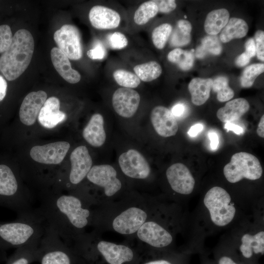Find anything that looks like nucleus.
<instances>
[{"label": "nucleus", "mask_w": 264, "mask_h": 264, "mask_svg": "<svg viewBox=\"0 0 264 264\" xmlns=\"http://www.w3.org/2000/svg\"><path fill=\"white\" fill-rule=\"evenodd\" d=\"M187 110V108L183 103H177L175 104L171 109V112L176 117H183Z\"/></svg>", "instance_id": "nucleus-44"}, {"label": "nucleus", "mask_w": 264, "mask_h": 264, "mask_svg": "<svg viewBox=\"0 0 264 264\" xmlns=\"http://www.w3.org/2000/svg\"><path fill=\"white\" fill-rule=\"evenodd\" d=\"M168 60L176 65L183 70L190 69L193 65L194 57L192 52L176 48L169 52L167 55Z\"/></svg>", "instance_id": "nucleus-33"}, {"label": "nucleus", "mask_w": 264, "mask_h": 264, "mask_svg": "<svg viewBox=\"0 0 264 264\" xmlns=\"http://www.w3.org/2000/svg\"><path fill=\"white\" fill-rule=\"evenodd\" d=\"M13 38L10 26L6 24L0 25V54H2L8 49Z\"/></svg>", "instance_id": "nucleus-40"}, {"label": "nucleus", "mask_w": 264, "mask_h": 264, "mask_svg": "<svg viewBox=\"0 0 264 264\" xmlns=\"http://www.w3.org/2000/svg\"><path fill=\"white\" fill-rule=\"evenodd\" d=\"M256 40V54L258 59L262 61L264 60V32L259 30L255 34Z\"/></svg>", "instance_id": "nucleus-42"}, {"label": "nucleus", "mask_w": 264, "mask_h": 264, "mask_svg": "<svg viewBox=\"0 0 264 264\" xmlns=\"http://www.w3.org/2000/svg\"><path fill=\"white\" fill-rule=\"evenodd\" d=\"M40 240L17 248L6 264H31L37 262Z\"/></svg>", "instance_id": "nucleus-29"}, {"label": "nucleus", "mask_w": 264, "mask_h": 264, "mask_svg": "<svg viewBox=\"0 0 264 264\" xmlns=\"http://www.w3.org/2000/svg\"><path fill=\"white\" fill-rule=\"evenodd\" d=\"M166 177L172 189L182 195H189L193 191L195 180L188 167L181 163L170 166L166 171Z\"/></svg>", "instance_id": "nucleus-14"}, {"label": "nucleus", "mask_w": 264, "mask_h": 264, "mask_svg": "<svg viewBox=\"0 0 264 264\" xmlns=\"http://www.w3.org/2000/svg\"><path fill=\"white\" fill-rule=\"evenodd\" d=\"M34 50V41L31 33L25 29L17 30L10 47L0 56V72L6 80L14 81L25 71Z\"/></svg>", "instance_id": "nucleus-3"}, {"label": "nucleus", "mask_w": 264, "mask_h": 264, "mask_svg": "<svg viewBox=\"0 0 264 264\" xmlns=\"http://www.w3.org/2000/svg\"><path fill=\"white\" fill-rule=\"evenodd\" d=\"M173 29V26L169 23L160 24L154 28L151 33V39L155 48L158 49L164 48Z\"/></svg>", "instance_id": "nucleus-36"}, {"label": "nucleus", "mask_w": 264, "mask_h": 264, "mask_svg": "<svg viewBox=\"0 0 264 264\" xmlns=\"http://www.w3.org/2000/svg\"><path fill=\"white\" fill-rule=\"evenodd\" d=\"M60 101L54 96L46 99L38 116L39 123L47 129H52L64 122L66 114L60 110Z\"/></svg>", "instance_id": "nucleus-22"}, {"label": "nucleus", "mask_w": 264, "mask_h": 264, "mask_svg": "<svg viewBox=\"0 0 264 264\" xmlns=\"http://www.w3.org/2000/svg\"><path fill=\"white\" fill-rule=\"evenodd\" d=\"M138 238L149 245L162 248L169 245L173 241L171 234L157 223L149 221L144 222L137 231Z\"/></svg>", "instance_id": "nucleus-18"}, {"label": "nucleus", "mask_w": 264, "mask_h": 264, "mask_svg": "<svg viewBox=\"0 0 264 264\" xmlns=\"http://www.w3.org/2000/svg\"><path fill=\"white\" fill-rule=\"evenodd\" d=\"M203 129V125L201 123H197L192 126L188 132V134L191 137H195Z\"/></svg>", "instance_id": "nucleus-49"}, {"label": "nucleus", "mask_w": 264, "mask_h": 264, "mask_svg": "<svg viewBox=\"0 0 264 264\" xmlns=\"http://www.w3.org/2000/svg\"><path fill=\"white\" fill-rule=\"evenodd\" d=\"M29 196L21 190L17 175L6 162H0V206L19 214L32 210Z\"/></svg>", "instance_id": "nucleus-4"}, {"label": "nucleus", "mask_w": 264, "mask_h": 264, "mask_svg": "<svg viewBox=\"0 0 264 264\" xmlns=\"http://www.w3.org/2000/svg\"><path fill=\"white\" fill-rule=\"evenodd\" d=\"M143 264H173L170 261L165 259H156L145 262Z\"/></svg>", "instance_id": "nucleus-52"}, {"label": "nucleus", "mask_w": 264, "mask_h": 264, "mask_svg": "<svg viewBox=\"0 0 264 264\" xmlns=\"http://www.w3.org/2000/svg\"><path fill=\"white\" fill-rule=\"evenodd\" d=\"M45 224L66 244L89 223L91 213L81 200L71 195L48 194L41 198L37 208Z\"/></svg>", "instance_id": "nucleus-1"}, {"label": "nucleus", "mask_w": 264, "mask_h": 264, "mask_svg": "<svg viewBox=\"0 0 264 264\" xmlns=\"http://www.w3.org/2000/svg\"><path fill=\"white\" fill-rule=\"evenodd\" d=\"M70 161L71 169L68 180L71 184L77 185L87 176L92 167V160L88 148L80 146L71 153Z\"/></svg>", "instance_id": "nucleus-16"}, {"label": "nucleus", "mask_w": 264, "mask_h": 264, "mask_svg": "<svg viewBox=\"0 0 264 264\" xmlns=\"http://www.w3.org/2000/svg\"><path fill=\"white\" fill-rule=\"evenodd\" d=\"M140 96L134 89L120 87L112 95L111 102L115 111L124 118L132 117L140 103Z\"/></svg>", "instance_id": "nucleus-13"}, {"label": "nucleus", "mask_w": 264, "mask_h": 264, "mask_svg": "<svg viewBox=\"0 0 264 264\" xmlns=\"http://www.w3.org/2000/svg\"><path fill=\"white\" fill-rule=\"evenodd\" d=\"M50 56L54 68L65 81L74 84L81 80L80 73L72 68L69 59L60 49L57 47L52 48Z\"/></svg>", "instance_id": "nucleus-23"}, {"label": "nucleus", "mask_w": 264, "mask_h": 264, "mask_svg": "<svg viewBox=\"0 0 264 264\" xmlns=\"http://www.w3.org/2000/svg\"><path fill=\"white\" fill-rule=\"evenodd\" d=\"M240 251L243 257L250 259L254 254H264V232L261 231L255 235L244 234L241 238Z\"/></svg>", "instance_id": "nucleus-26"}, {"label": "nucleus", "mask_w": 264, "mask_h": 264, "mask_svg": "<svg viewBox=\"0 0 264 264\" xmlns=\"http://www.w3.org/2000/svg\"><path fill=\"white\" fill-rule=\"evenodd\" d=\"M96 249L107 264H125L131 262L134 258L133 252L129 247L109 242L100 241Z\"/></svg>", "instance_id": "nucleus-21"}, {"label": "nucleus", "mask_w": 264, "mask_h": 264, "mask_svg": "<svg viewBox=\"0 0 264 264\" xmlns=\"http://www.w3.org/2000/svg\"><path fill=\"white\" fill-rule=\"evenodd\" d=\"M87 54L91 60L101 61L107 56V50L104 44L98 41H96L92 47L87 51Z\"/></svg>", "instance_id": "nucleus-41"}, {"label": "nucleus", "mask_w": 264, "mask_h": 264, "mask_svg": "<svg viewBox=\"0 0 264 264\" xmlns=\"http://www.w3.org/2000/svg\"><path fill=\"white\" fill-rule=\"evenodd\" d=\"M222 51V46L217 36L209 35L205 36L201 41L196 50V56L202 58L209 54L219 55Z\"/></svg>", "instance_id": "nucleus-35"}, {"label": "nucleus", "mask_w": 264, "mask_h": 264, "mask_svg": "<svg viewBox=\"0 0 264 264\" xmlns=\"http://www.w3.org/2000/svg\"><path fill=\"white\" fill-rule=\"evenodd\" d=\"M218 264H239L232 258L227 256L221 257L219 261Z\"/></svg>", "instance_id": "nucleus-51"}, {"label": "nucleus", "mask_w": 264, "mask_h": 264, "mask_svg": "<svg viewBox=\"0 0 264 264\" xmlns=\"http://www.w3.org/2000/svg\"><path fill=\"white\" fill-rule=\"evenodd\" d=\"M104 120L102 114L96 113L92 115L83 131V136L90 145L102 146L105 142L106 134L104 127Z\"/></svg>", "instance_id": "nucleus-24"}, {"label": "nucleus", "mask_w": 264, "mask_h": 264, "mask_svg": "<svg viewBox=\"0 0 264 264\" xmlns=\"http://www.w3.org/2000/svg\"><path fill=\"white\" fill-rule=\"evenodd\" d=\"M147 214L143 210L130 207L117 216L113 220V229L121 234H132L140 228L145 222Z\"/></svg>", "instance_id": "nucleus-15"}, {"label": "nucleus", "mask_w": 264, "mask_h": 264, "mask_svg": "<svg viewBox=\"0 0 264 264\" xmlns=\"http://www.w3.org/2000/svg\"><path fill=\"white\" fill-rule=\"evenodd\" d=\"M229 13L224 8L214 10L208 14L204 22V29L210 35L218 34L229 20Z\"/></svg>", "instance_id": "nucleus-28"}, {"label": "nucleus", "mask_w": 264, "mask_h": 264, "mask_svg": "<svg viewBox=\"0 0 264 264\" xmlns=\"http://www.w3.org/2000/svg\"><path fill=\"white\" fill-rule=\"evenodd\" d=\"M54 41L60 49L69 59L77 61L83 55L80 32L72 24H65L56 30L53 36Z\"/></svg>", "instance_id": "nucleus-9"}, {"label": "nucleus", "mask_w": 264, "mask_h": 264, "mask_svg": "<svg viewBox=\"0 0 264 264\" xmlns=\"http://www.w3.org/2000/svg\"><path fill=\"white\" fill-rule=\"evenodd\" d=\"M88 18L91 26L97 30L111 32L123 27L126 29L127 15L116 6L95 5L89 10Z\"/></svg>", "instance_id": "nucleus-8"}, {"label": "nucleus", "mask_w": 264, "mask_h": 264, "mask_svg": "<svg viewBox=\"0 0 264 264\" xmlns=\"http://www.w3.org/2000/svg\"><path fill=\"white\" fill-rule=\"evenodd\" d=\"M212 84L213 80L211 78L192 79L188 87L192 102L196 106L204 104L209 98Z\"/></svg>", "instance_id": "nucleus-27"}, {"label": "nucleus", "mask_w": 264, "mask_h": 264, "mask_svg": "<svg viewBox=\"0 0 264 264\" xmlns=\"http://www.w3.org/2000/svg\"><path fill=\"white\" fill-rule=\"evenodd\" d=\"M212 88L217 93V99L220 102L228 101L234 95L233 90L228 86V80L224 76H220L213 80Z\"/></svg>", "instance_id": "nucleus-37"}, {"label": "nucleus", "mask_w": 264, "mask_h": 264, "mask_svg": "<svg viewBox=\"0 0 264 264\" xmlns=\"http://www.w3.org/2000/svg\"><path fill=\"white\" fill-rule=\"evenodd\" d=\"M245 52L250 58L254 57L256 54L255 42L253 38L248 39L245 43Z\"/></svg>", "instance_id": "nucleus-45"}, {"label": "nucleus", "mask_w": 264, "mask_h": 264, "mask_svg": "<svg viewBox=\"0 0 264 264\" xmlns=\"http://www.w3.org/2000/svg\"><path fill=\"white\" fill-rule=\"evenodd\" d=\"M118 163L123 173L136 179H145L151 172L150 167L143 155L135 149H130L119 157Z\"/></svg>", "instance_id": "nucleus-12"}, {"label": "nucleus", "mask_w": 264, "mask_h": 264, "mask_svg": "<svg viewBox=\"0 0 264 264\" xmlns=\"http://www.w3.org/2000/svg\"><path fill=\"white\" fill-rule=\"evenodd\" d=\"M133 72L141 81L150 82L158 78L162 73L160 65L155 61H149L135 65Z\"/></svg>", "instance_id": "nucleus-31"}, {"label": "nucleus", "mask_w": 264, "mask_h": 264, "mask_svg": "<svg viewBox=\"0 0 264 264\" xmlns=\"http://www.w3.org/2000/svg\"><path fill=\"white\" fill-rule=\"evenodd\" d=\"M151 120L156 133L168 137L175 135L178 129L177 122L171 111L163 106L155 107L151 113Z\"/></svg>", "instance_id": "nucleus-20"}, {"label": "nucleus", "mask_w": 264, "mask_h": 264, "mask_svg": "<svg viewBox=\"0 0 264 264\" xmlns=\"http://www.w3.org/2000/svg\"><path fill=\"white\" fill-rule=\"evenodd\" d=\"M248 26L245 21L232 18L222 29L220 38L223 43H227L234 39L244 37L247 33Z\"/></svg>", "instance_id": "nucleus-30"}, {"label": "nucleus", "mask_w": 264, "mask_h": 264, "mask_svg": "<svg viewBox=\"0 0 264 264\" xmlns=\"http://www.w3.org/2000/svg\"><path fill=\"white\" fill-rule=\"evenodd\" d=\"M264 64H255L246 67L240 78L241 86L244 88L251 87L256 78L264 72Z\"/></svg>", "instance_id": "nucleus-38"}, {"label": "nucleus", "mask_w": 264, "mask_h": 264, "mask_svg": "<svg viewBox=\"0 0 264 264\" xmlns=\"http://www.w3.org/2000/svg\"><path fill=\"white\" fill-rule=\"evenodd\" d=\"M158 12L155 0L143 1L136 6L130 16H127L126 29L130 33L139 31L144 28Z\"/></svg>", "instance_id": "nucleus-17"}, {"label": "nucleus", "mask_w": 264, "mask_h": 264, "mask_svg": "<svg viewBox=\"0 0 264 264\" xmlns=\"http://www.w3.org/2000/svg\"><path fill=\"white\" fill-rule=\"evenodd\" d=\"M45 227L37 209L17 214L12 221H0V250L18 248L41 239Z\"/></svg>", "instance_id": "nucleus-2"}, {"label": "nucleus", "mask_w": 264, "mask_h": 264, "mask_svg": "<svg viewBox=\"0 0 264 264\" xmlns=\"http://www.w3.org/2000/svg\"><path fill=\"white\" fill-rule=\"evenodd\" d=\"M191 30L192 25L189 21L185 20L178 21L169 39L170 45L178 47L188 44L191 41Z\"/></svg>", "instance_id": "nucleus-32"}, {"label": "nucleus", "mask_w": 264, "mask_h": 264, "mask_svg": "<svg viewBox=\"0 0 264 264\" xmlns=\"http://www.w3.org/2000/svg\"><path fill=\"white\" fill-rule=\"evenodd\" d=\"M69 148L68 142L58 141L33 146L30 150V155L33 160L39 163L57 165L63 161Z\"/></svg>", "instance_id": "nucleus-11"}, {"label": "nucleus", "mask_w": 264, "mask_h": 264, "mask_svg": "<svg viewBox=\"0 0 264 264\" xmlns=\"http://www.w3.org/2000/svg\"><path fill=\"white\" fill-rule=\"evenodd\" d=\"M158 8V12L167 14L174 11L176 7V1L174 0H155Z\"/></svg>", "instance_id": "nucleus-43"}, {"label": "nucleus", "mask_w": 264, "mask_h": 264, "mask_svg": "<svg viewBox=\"0 0 264 264\" xmlns=\"http://www.w3.org/2000/svg\"><path fill=\"white\" fill-rule=\"evenodd\" d=\"M112 76L115 82L120 87L134 89L141 83V80L133 72L123 68H118L113 71Z\"/></svg>", "instance_id": "nucleus-34"}, {"label": "nucleus", "mask_w": 264, "mask_h": 264, "mask_svg": "<svg viewBox=\"0 0 264 264\" xmlns=\"http://www.w3.org/2000/svg\"><path fill=\"white\" fill-rule=\"evenodd\" d=\"M203 203L208 210L211 220L218 226H224L233 220L236 208L229 194L223 188L214 186L206 193Z\"/></svg>", "instance_id": "nucleus-6"}, {"label": "nucleus", "mask_w": 264, "mask_h": 264, "mask_svg": "<svg viewBox=\"0 0 264 264\" xmlns=\"http://www.w3.org/2000/svg\"><path fill=\"white\" fill-rule=\"evenodd\" d=\"M116 176V171L112 166L102 164L92 166L86 177L92 183L103 187L107 196L111 197L122 187L121 182Z\"/></svg>", "instance_id": "nucleus-10"}, {"label": "nucleus", "mask_w": 264, "mask_h": 264, "mask_svg": "<svg viewBox=\"0 0 264 264\" xmlns=\"http://www.w3.org/2000/svg\"><path fill=\"white\" fill-rule=\"evenodd\" d=\"M250 58L245 52L242 53L236 58L235 63L239 67H242L247 65L250 62Z\"/></svg>", "instance_id": "nucleus-48"}, {"label": "nucleus", "mask_w": 264, "mask_h": 264, "mask_svg": "<svg viewBox=\"0 0 264 264\" xmlns=\"http://www.w3.org/2000/svg\"><path fill=\"white\" fill-rule=\"evenodd\" d=\"M249 108V104L245 99L236 98L228 101L223 107L220 108L217 116L222 122H232L239 119L248 111Z\"/></svg>", "instance_id": "nucleus-25"}, {"label": "nucleus", "mask_w": 264, "mask_h": 264, "mask_svg": "<svg viewBox=\"0 0 264 264\" xmlns=\"http://www.w3.org/2000/svg\"><path fill=\"white\" fill-rule=\"evenodd\" d=\"M47 96L43 90L32 91L25 96L19 110V117L22 123L31 126L35 123Z\"/></svg>", "instance_id": "nucleus-19"}, {"label": "nucleus", "mask_w": 264, "mask_h": 264, "mask_svg": "<svg viewBox=\"0 0 264 264\" xmlns=\"http://www.w3.org/2000/svg\"><path fill=\"white\" fill-rule=\"evenodd\" d=\"M257 133L260 137H264V115H263L258 123Z\"/></svg>", "instance_id": "nucleus-50"}, {"label": "nucleus", "mask_w": 264, "mask_h": 264, "mask_svg": "<svg viewBox=\"0 0 264 264\" xmlns=\"http://www.w3.org/2000/svg\"><path fill=\"white\" fill-rule=\"evenodd\" d=\"M224 128L226 130L227 132L230 131H232L237 135L242 134L244 132V130L242 127L232 122L225 123Z\"/></svg>", "instance_id": "nucleus-46"}, {"label": "nucleus", "mask_w": 264, "mask_h": 264, "mask_svg": "<svg viewBox=\"0 0 264 264\" xmlns=\"http://www.w3.org/2000/svg\"><path fill=\"white\" fill-rule=\"evenodd\" d=\"M223 174L228 181L234 183L243 178L251 180L259 179L262 176L263 169L255 155L241 152L232 156L230 161L223 168Z\"/></svg>", "instance_id": "nucleus-7"}, {"label": "nucleus", "mask_w": 264, "mask_h": 264, "mask_svg": "<svg viewBox=\"0 0 264 264\" xmlns=\"http://www.w3.org/2000/svg\"><path fill=\"white\" fill-rule=\"evenodd\" d=\"M129 39L126 35L120 31L110 32L105 37L106 44L113 50H122L129 45Z\"/></svg>", "instance_id": "nucleus-39"}, {"label": "nucleus", "mask_w": 264, "mask_h": 264, "mask_svg": "<svg viewBox=\"0 0 264 264\" xmlns=\"http://www.w3.org/2000/svg\"><path fill=\"white\" fill-rule=\"evenodd\" d=\"M56 231L45 224L38 247L37 262L40 264H74L73 253Z\"/></svg>", "instance_id": "nucleus-5"}, {"label": "nucleus", "mask_w": 264, "mask_h": 264, "mask_svg": "<svg viewBox=\"0 0 264 264\" xmlns=\"http://www.w3.org/2000/svg\"><path fill=\"white\" fill-rule=\"evenodd\" d=\"M208 135L210 141V147L212 150H217L219 144V136L218 133L213 131H209Z\"/></svg>", "instance_id": "nucleus-47"}]
</instances>
